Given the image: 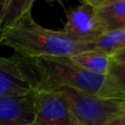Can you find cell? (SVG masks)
Masks as SVG:
<instances>
[{"label":"cell","mask_w":125,"mask_h":125,"mask_svg":"<svg viewBox=\"0 0 125 125\" xmlns=\"http://www.w3.org/2000/svg\"><path fill=\"white\" fill-rule=\"evenodd\" d=\"M67 58L76 66L100 75H106L112 62L111 56L96 50L80 52Z\"/></svg>","instance_id":"obj_10"},{"label":"cell","mask_w":125,"mask_h":125,"mask_svg":"<svg viewBox=\"0 0 125 125\" xmlns=\"http://www.w3.org/2000/svg\"><path fill=\"white\" fill-rule=\"evenodd\" d=\"M70 38L80 42H95L104 29L98 19L92 0H84L79 5L68 10L61 29Z\"/></svg>","instance_id":"obj_4"},{"label":"cell","mask_w":125,"mask_h":125,"mask_svg":"<svg viewBox=\"0 0 125 125\" xmlns=\"http://www.w3.org/2000/svg\"><path fill=\"white\" fill-rule=\"evenodd\" d=\"M34 90L0 97V125H31L34 120Z\"/></svg>","instance_id":"obj_6"},{"label":"cell","mask_w":125,"mask_h":125,"mask_svg":"<svg viewBox=\"0 0 125 125\" xmlns=\"http://www.w3.org/2000/svg\"><path fill=\"white\" fill-rule=\"evenodd\" d=\"M104 32L125 27V0H92Z\"/></svg>","instance_id":"obj_9"},{"label":"cell","mask_w":125,"mask_h":125,"mask_svg":"<svg viewBox=\"0 0 125 125\" xmlns=\"http://www.w3.org/2000/svg\"><path fill=\"white\" fill-rule=\"evenodd\" d=\"M125 47V27L104 32L95 41V50L112 56Z\"/></svg>","instance_id":"obj_12"},{"label":"cell","mask_w":125,"mask_h":125,"mask_svg":"<svg viewBox=\"0 0 125 125\" xmlns=\"http://www.w3.org/2000/svg\"><path fill=\"white\" fill-rule=\"evenodd\" d=\"M2 45L12 48L22 58L70 57L95 50V42L76 41L61 30L46 28L26 15L5 36Z\"/></svg>","instance_id":"obj_2"},{"label":"cell","mask_w":125,"mask_h":125,"mask_svg":"<svg viewBox=\"0 0 125 125\" xmlns=\"http://www.w3.org/2000/svg\"><path fill=\"white\" fill-rule=\"evenodd\" d=\"M66 102L74 125H104L125 110V102L72 88L56 90Z\"/></svg>","instance_id":"obj_3"},{"label":"cell","mask_w":125,"mask_h":125,"mask_svg":"<svg viewBox=\"0 0 125 125\" xmlns=\"http://www.w3.org/2000/svg\"><path fill=\"white\" fill-rule=\"evenodd\" d=\"M32 91L33 88L16 56L0 57V97L23 95Z\"/></svg>","instance_id":"obj_7"},{"label":"cell","mask_w":125,"mask_h":125,"mask_svg":"<svg viewBox=\"0 0 125 125\" xmlns=\"http://www.w3.org/2000/svg\"><path fill=\"white\" fill-rule=\"evenodd\" d=\"M111 58H112V61L115 62H120V63L125 62V47L118 50L116 53H114L111 56Z\"/></svg>","instance_id":"obj_14"},{"label":"cell","mask_w":125,"mask_h":125,"mask_svg":"<svg viewBox=\"0 0 125 125\" xmlns=\"http://www.w3.org/2000/svg\"><path fill=\"white\" fill-rule=\"evenodd\" d=\"M33 0H0V45L7 33L26 15L31 14Z\"/></svg>","instance_id":"obj_8"},{"label":"cell","mask_w":125,"mask_h":125,"mask_svg":"<svg viewBox=\"0 0 125 125\" xmlns=\"http://www.w3.org/2000/svg\"><path fill=\"white\" fill-rule=\"evenodd\" d=\"M100 97L125 102V62L112 61Z\"/></svg>","instance_id":"obj_11"},{"label":"cell","mask_w":125,"mask_h":125,"mask_svg":"<svg viewBox=\"0 0 125 125\" xmlns=\"http://www.w3.org/2000/svg\"><path fill=\"white\" fill-rule=\"evenodd\" d=\"M104 125H125V110Z\"/></svg>","instance_id":"obj_13"},{"label":"cell","mask_w":125,"mask_h":125,"mask_svg":"<svg viewBox=\"0 0 125 125\" xmlns=\"http://www.w3.org/2000/svg\"><path fill=\"white\" fill-rule=\"evenodd\" d=\"M51 125H68V124H63V123H56V124H51Z\"/></svg>","instance_id":"obj_15"},{"label":"cell","mask_w":125,"mask_h":125,"mask_svg":"<svg viewBox=\"0 0 125 125\" xmlns=\"http://www.w3.org/2000/svg\"><path fill=\"white\" fill-rule=\"evenodd\" d=\"M33 90L56 91L72 88L101 96L105 75L86 71L67 57L22 58L15 55Z\"/></svg>","instance_id":"obj_1"},{"label":"cell","mask_w":125,"mask_h":125,"mask_svg":"<svg viewBox=\"0 0 125 125\" xmlns=\"http://www.w3.org/2000/svg\"><path fill=\"white\" fill-rule=\"evenodd\" d=\"M34 113L31 125H74L66 102L56 91L34 90Z\"/></svg>","instance_id":"obj_5"}]
</instances>
